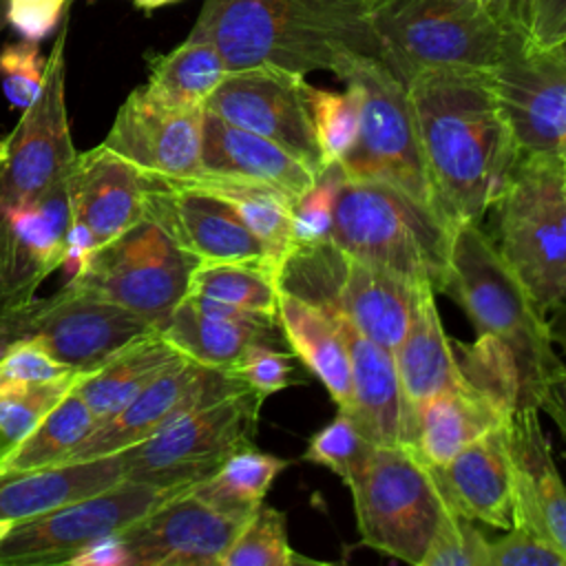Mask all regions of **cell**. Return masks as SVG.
<instances>
[{
	"label": "cell",
	"instance_id": "22",
	"mask_svg": "<svg viewBox=\"0 0 566 566\" xmlns=\"http://www.w3.org/2000/svg\"><path fill=\"white\" fill-rule=\"evenodd\" d=\"M69 226V175L0 217V303L33 298L38 285L64 265Z\"/></svg>",
	"mask_w": 566,
	"mask_h": 566
},
{
	"label": "cell",
	"instance_id": "14",
	"mask_svg": "<svg viewBox=\"0 0 566 566\" xmlns=\"http://www.w3.org/2000/svg\"><path fill=\"white\" fill-rule=\"evenodd\" d=\"M66 38L69 20L46 57L38 97L22 111L13 130L0 139V217L51 190L69 175L77 157L64 97Z\"/></svg>",
	"mask_w": 566,
	"mask_h": 566
},
{
	"label": "cell",
	"instance_id": "34",
	"mask_svg": "<svg viewBox=\"0 0 566 566\" xmlns=\"http://www.w3.org/2000/svg\"><path fill=\"white\" fill-rule=\"evenodd\" d=\"M228 73L223 57L210 42L186 38L172 51L150 60L144 88L168 108H203Z\"/></svg>",
	"mask_w": 566,
	"mask_h": 566
},
{
	"label": "cell",
	"instance_id": "20",
	"mask_svg": "<svg viewBox=\"0 0 566 566\" xmlns=\"http://www.w3.org/2000/svg\"><path fill=\"white\" fill-rule=\"evenodd\" d=\"M102 144L146 177H192L201 172L203 108H168L137 86L119 106Z\"/></svg>",
	"mask_w": 566,
	"mask_h": 566
},
{
	"label": "cell",
	"instance_id": "31",
	"mask_svg": "<svg viewBox=\"0 0 566 566\" xmlns=\"http://www.w3.org/2000/svg\"><path fill=\"white\" fill-rule=\"evenodd\" d=\"M276 323L292 354L323 382L338 409H349L352 376L345 340L329 314L279 287Z\"/></svg>",
	"mask_w": 566,
	"mask_h": 566
},
{
	"label": "cell",
	"instance_id": "9",
	"mask_svg": "<svg viewBox=\"0 0 566 566\" xmlns=\"http://www.w3.org/2000/svg\"><path fill=\"white\" fill-rule=\"evenodd\" d=\"M199 259L144 214L115 239L88 254L71 274L69 287L119 305L161 327L186 298Z\"/></svg>",
	"mask_w": 566,
	"mask_h": 566
},
{
	"label": "cell",
	"instance_id": "19",
	"mask_svg": "<svg viewBox=\"0 0 566 566\" xmlns=\"http://www.w3.org/2000/svg\"><path fill=\"white\" fill-rule=\"evenodd\" d=\"M243 520L206 504L190 489L117 533L126 566H221Z\"/></svg>",
	"mask_w": 566,
	"mask_h": 566
},
{
	"label": "cell",
	"instance_id": "12",
	"mask_svg": "<svg viewBox=\"0 0 566 566\" xmlns=\"http://www.w3.org/2000/svg\"><path fill=\"white\" fill-rule=\"evenodd\" d=\"M157 329L142 316L69 285L46 298L0 303V354L35 343L60 363L91 371L130 338Z\"/></svg>",
	"mask_w": 566,
	"mask_h": 566
},
{
	"label": "cell",
	"instance_id": "54",
	"mask_svg": "<svg viewBox=\"0 0 566 566\" xmlns=\"http://www.w3.org/2000/svg\"><path fill=\"white\" fill-rule=\"evenodd\" d=\"M15 522H9V520H0V542L7 537V533L11 531V526H13Z\"/></svg>",
	"mask_w": 566,
	"mask_h": 566
},
{
	"label": "cell",
	"instance_id": "48",
	"mask_svg": "<svg viewBox=\"0 0 566 566\" xmlns=\"http://www.w3.org/2000/svg\"><path fill=\"white\" fill-rule=\"evenodd\" d=\"M71 0H7V22L31 42H42L53 33Z\"/></svg>",
	"mask_w": 566,
	"mask_h": 566
},
{
	"label": "cell",
	"instance_id": "26",
	"mask_svg": "<svg viewBox=\"0 0 566 566\" xmlns=\"http://www.w3.org/2000/svg\"><path fill=\"white\" fill-rule=\"evenodd\" d=\"M201 170L243 177L276 188L294 203L314 186V172L285 146L232 126L203 108Z\"/></svg>",
	"mask_w": 566,
	"mask_h": 566
},
{
	"label": "cell",
	"instance_id": "4",
	"mask_svg": "<svg viewBox=\"0 0 566 566\" xmlns=\"http://www.w3.org/2000/svg\"><path fill=\"white\" fill-rule=\"evenodd\" d=\"M442 292L458 301L478 336L513 352L535 402L542 378L562 363L553 349V329L480 223L453 226Z\"/></svg>",
	"mask_w": 566,
	"mask_h": 566
},
{
	"label": "cell",
	"instance_id": "27",
	"mask_svg": "<svg viewBox=\"0 0 566 566\" xmlns=\"http://www.w3.org/2000/svg\"><path fill=\"white\" fill-rule=\"evenodd\" d=\"M329 314L345 340L352 376L347 413L374 444H398L402 396L394 352L365 336L343 314Z\"/></svg>",
	"mask_w": 566,
	"mask_h": 566
},
{
	"label": "cell",
	"instance_id": "1",
	"mask_svg": "<svg viewBox=\"0 0 566 566\" xmlns=\"http://www.w3.org/2000/svg\"><path fill=\"white\" fill-rule=\"evenodd\" d=\"M407 93L438 212L451 226L480 223L522 155L491 73L427 69Z\"/></svg>",
	"mask_w": 566,
	"mask_h": 566
},
{
	"label": "cell",
	"instance_id": "25",
	"mask_svg": "<svg viewBox=\"0 0 566 566\" xmlns=\"http://www.w3.org/2000/svg\"><path fill=\"white\" fill-rule=\"evenodd\" d=\"M429 471L447 504L467 517L504 531L515 524L509 420Z\"/></svg>",
	"mask_w": 566,
	"mask_h": 566
},
{
	"label": "cell",
	"instance_id": "52",
	"mask_svg": "<svg viewBox=\"0 0 566 566\" xmlns=\"http://www.w3.org/2000/svg\"><path fill=\"white\" fill-rule=\"evenodd\" d=\"M528 2L531 0H493V4L489 7L495 18L511 31H520L524 29V20H526V11H528Z\"/></svg>",
	"mask_w": 566,
	"mask_h": 566
},
{
	"label": "cell",
	"instance_id": "38",
	"mask_svg": "<svg viewBox=\"0 0 566 566\" xmlns=\"http://www.w3.org/2000/svg\"><path fill=\"white\" fill-rule=\"evenodd\" d=\"M316 564L298 555L287 539V517L283 511L261 504L239 528L221 566H296Z\"/></svg>",
	"mask_w": 566,
	"mask_h": 566
},
{
	"label": "cell",
	"instance_id": "10",
	"mask_svg": "<svg viewBox=\"0 0 566 566\" xmlns=\"http://www.w3.org/2000/svg\"><path fill=\"white\" fill-rule=\"evenodd\" d=\"M347 486L360 542L382 555L420 566L447 506L429 467L402 444H374Z\"/></svg>",
	"mask_w": 566,
	"mask_h": 566
},
{
	"label": "cell",
	"instance_id": "6",
	"mask_svg": "<svg viewBox=\"0 0 566 566\" xmlns=\"http://www.w3.org/2000/svg\"><path fill=\"white\" fill-rule=\"evenodd\" d=\"M371 27L380 62L405 84L427 69L491 71L504 57L511 33L473 0H374Z\"/></svg>",
	"mask_w": 566,
	"mask_h": 566
},
{
	"label": "cell",
	"instance_id": "28",
	"mask_svg": "<svg viewBox=\"0 0 566 566\" xmlns=\"http://www.w3.org/2000/svg\"><path fill=\"white\" fill-rule=\"evenodd\" d=\"M394 360L402 407L420 405L436 394L469 382L444 334L433 287L418 285L413 314L405 338L394 349Z\"/></svg>",
	"mask_w": 566,
	"mask_h": 566
},
{
	"label": "cell",
	"instance_id": "17",
	"mask_svg": "<svg viewBox=\"0 0 566 566\" xmlns=\"http://www.w3.org/2000/svg\"><path fill=\"white\" fill-rule=\"evenodd\" d=\"M146 175L104 144L77 153L69 172L71 226L64 263L73 272L93 250L146 214Z\"/></svg>",
	"mask_w": 566,
	"mask_h": 566
},
{
	"label": "cell",
	"instance_id": "7",
	"mask_svg": "<svg viewBox=\"0 0 566 566\" xmlns=\"http://www.w3.org/2000/svg\"><path fill=\"white\" fill-rule=\"evenodd\" d=\"M276 285L321 310L343 314L391 352L407 334L418 290L391 272L352 259L329 239L294 245L279 265Z\"/></svg>",
	"mask_w": 566,
	"mask_h": 566
},
{
	"label": "cell",
	"instance_id": "11",
	"mask_svg": "<svg viewBox=\"0 0 566 566\" xmlns=\"http://www.w3.org/2000/svg\"><path fill=\"white\" fill-rule=\"evenodd\" d=\"M263 396L243 389L197 407L157 433L119 451L128 480L190 489L232 451L254 444Z\"/></svg>",
	"mask_w": 566,
	"mask_h": 566
},
{
	"label": "cell",
	"instance_id": "3",
	"mask_svg": "<svg viewBox=\"0 0 566 566\" xmlns=\"http://www.w3.org/2000/svg\"><path fill=\"white\" fill-rule=\"evenodd\" d=\"M451 237L447 219L402 190L343 175L329 241L352 259L442 292Z\"/></svg>",
	"mask_w": 566,
	"mask_h": 566
},
{
	"label": "cell",
	"instance_id": "49",
	"mask_svg": "<svg viewBox=\"0 0 566 566\" xmlns=\"http://www.w3.org/2000/svg\"><path fill=\"white\" fill-rule=\"evenodd\" d=\"M522 35L533 46H566V0H531Z\"/></svg>",
	"mask_w": 566,
	"mask_h": 566
},
{
	"label": "cell",
	"instance_id": "46",
	"mask_svg": "<svg viewBox=\"0 0 566 566\" xmlns=\"http://www.w3.org/2000/svg\"><path fill=\"white\" fill-rule=\"evenodd\" d=\"M489 566H566V557L542 535L515 522L489 544Z\"/></svg>",
	"mask_w": 566,
	"mask_h": 566
},
{
	"label": "cell",
	"instance_id": "36",
	"mask_svg": "<svg viewBox=\"0 0 566 566\" xmlns=\"http://www.w3.org/2000/svg\"><path fill=\"white\" fill-rule=\"evenodd\" d=\"M99 424L86 400L71 389L7 455L0 471H33L64 464L71 451Z\"/></svg>",
	"mask_w": 566,
	"mask_h": 566
},
{
	"label": "cell",
	"instance_id": "44",
	"mask_svg": "<svg viewBox=\"0 0 566 566\" xmlns=\"http://www.w3.org/2000/svg\"><path fill=\"white\" fill-rule=\"evenodd\" d=\"M46 60L31 40L9 42L0 49V82L11 108L24 111L40 93Z\"/></svg>",
	"mask_w": 566,
	"mask_h": 566
},
{
	"label": "cell",
	"instance_id": "55",
	"mask_svg": "<svg viewBox=\"0 0 566 566\" xmlns=\"http://www.w3.org/2000/svg\"><path fill=\"white\" fill-rule=\"evenodd\" d=\"M473 2H480V4H484V7H491V4H493V0H473Z\"/></svg>",
	"mask_w": 566,
	"mask_h": 566
},
{
	"label": "cell",
	"instance_id": "15",
	"mask_svg": "<svg viewBox=\"0 0 566 566\" xmlns=\"http://www.w3.org/2000/svg\"><path fill=\"white\" fill-rule=\"evenodd\" d=\"M489 73L520 153L566 157V46H533L511 31Z\"/></svg>",
	"mask_w": 566,
	"mask_h": 566
},
{
	"label": "cell",
	"instance_id": "33",
	"mask_svg": "<svg viewBox=\"0 0 566 566\" xmlns=\"http://www.w3.org/2000/svg\"><path fill=\"white\" fill-rule=\"evenodd\" d=\"M181 186L199 188L203 192H210L219 199H223L239 219L268 245L276 263L287 256V252L294 248V234H292V208L294 201L279 192L272 186L243 179V177H230V175H217V172H197L186 179H168Z\"/></svg>",
	"mask_w": 566,
	"mask_h": 566
},
{
	"label": "cell",
	"instance_id": "51",
	"mask_svg": "<svg viewBox=\"0 0 566 566\" xmlns=\"http://www.w3.org/2000/svg\"><path fill=\"white\" fill-rule=\"evenodd\" d=\"M71 566H126V553L117 535L102 537L75 555Z\"/></svg>",
	"mask_w": 566,
	"mask_h": 566
},
{
	"label": "cell",
	"instance_id": "32",
	"mask_svg": "<svg viewBox=\"0 0 566 566\" xmlns=\"http://www.w3.org/2000/svg\"><path fill=\"white\" fill-rule=\"evenodd\" d=\"M159 332L181 356L223 369H228L252 343L281 345L285 340L279 325L212 316L197 310L188 298L172 310Z\"/></svg>",
	"mask_w": 566,
	"mask_h": 566
},
{
	"label": "cell",
	"instance_id": "43",
	"mask_svg": "<svg viewBox=\"0 0 566 566\" xmlns=\"http://www.w3.org/2000/svg\"><path fill=\"white\" fill-rule=\"evenodd\" d=\"M343 181V170L338 164H329L316 177L314 186L294 203L292 208V234L294 245L318 243L329 239L334 201L338 186Z\"/></svg>",
	"mask_w": 566,
	"mask_h": 566
},
{
	"label": "cell",
	"instance_id": "2",
	"mask_svg": "<svg viewBox=\"0 0 566 566\" xmlns=\"http://www.w3.org/2000/svg\"><path fill=\"white\" fill-rule=\"evenodd\" d=\"M374 0H203L188 33L210 42L228 71L274 66L338 73L352 57L380 60Z\"/></svg>",
	"mask_w": 566,
	"mask_h": 566
},
{
	"label": "cell",
	"instance_id": "24",
	"mask_svg": "<svg viewBox=\"0 0 566 566\" xmlns=\"http://www.w3.org/2000/svg\"><path fill=\"white\" fill-rule=\"evenodd\" d=\"M511 411L471 382L447 389L420 405L402 407V444L424 467H440L486 431L504 424Z\"/></svg>",
	"mask_w": 566,
	"mask_h": 566
},
{
	"label": "cell",
	"instance_id": "45",
	"mask_svg": "<svg viewBox=\"0 0 566 566\" xmlns=\"http://www.w3.org/2000/svg\"><path fill=\"white\" fill-rule=\"evenodd\" d=\"M294 354L281 349L274 343H252L228 367L243 385L261 394L263 398L285 389L294 380Z\"/></svg>",
	"mask_w": 566,
	"mask_h": 566
},
{
	"label": "cell",
	"instance_id": "39",
	"mask_svg": "<svg viewBox=\"0 0 566 566\" xmlns=\"http://www.w3.org/2000/svg\"><path fill=\"white\" fill-rule=\"evenodd\" d=\"M75 369L62 378L0 387V458L7 455L31 429L84 378Z\"/></svg>",
	"mask_w": 566,
	"mask_h": 566
},
{
	"label": "cell",
	"instance_id": "53",
	"mask_svg": "<svg viewBox=\"0 0 566 566\" xmlns=\"http://www.w3.org/2000/svg\"><path fill=\"white\" fill-rule=\"evenodd\" d=\"M137 9H144V11H153V9H159V7H166V4H172V2H179V0H130Z\"/></svg>",
	"mask_w": 566,
	"mask_h": 566
},
{
	"label": "cell",
	"instance_id": "35",
	"mask_svg": "<svg viewBox=\"0 0 566 566\" xmlns=\"http://www.w3.org/2000/svg\"><path fill=\"white\" fill-rule=\"evenodd\" d=\"M287 467L290 460L245 444L223 458L210 475L197 480L190 491L217 511L245 522Z\"/></svg>",
	"mask_w": 566,
	"mask_h": 566
},
{
	"label": "cell",
	"instance_id": "56",
	"mask_svg": "<svg viewBox=\"0 0 566 566\" xmlns=\"http://www.w3.org/2000/svg\"><path fill=\"white\" fill-rule=\"evenodd\" d=\"M91 2H93V0H91Z\"/></svg>",
	"mask_w": 566,
	"mask_h": 566
},
{
	"label": "cell",
	"instance_id": "5",
	"mask_svg": "<svg viewBox=\"0 0 566 566\" xmlns=\"http://www.w3.org/2000/svg\"><path fill=\"white\" fill-rule=\"evenodd\" d=\"M497 250L544 312L566 307V157L520 155L495 201Z\"/></svg>",
	"mask_w": 566,
	"mask_h": 566
},
{
	"label": "cell",
	"instance_id": "47",
	"mask_svg": "<svg viewBox=\"0 0 566 566\" xmlns=\"http://www.w3.org/2000/svg\"><path fill=\"white\" fill-rule=\"evenodd\" d=\"M71 371L75 369L60 363L35 343H15L0 354V387L55 380Z\"/></svg>",
	"mask_w": 566,
	"mask_h": 566
},
{
	"label": "cell",
	"instance_id": "37",
	"mask_svg": "<svg viewBox=\"0 0 566 566\" xmlns=\"http://www.w3.org/2000/svg\"><path fill=\"white\" fill-rule=\"evenodd\" d=\"M188 294L276 318V270L261 261H199Z\"/></svg>",
	"mask_w": 566,
	"mask_h": 566
},
{
	"label": "cell",
	"instance_id": "50",
	"mask_svg": "<svg viewBox=\"0 0 566 566\" xmlns=\"http://www.w3.org/2000/svg\"><path fill=\"white\" fill-rule=\"evenodd\" d=\"M535 407L542 409L562 431L566 440V365L553 367L539 382L535 394Z\"/></svg>",
	"mask_w": 566,
	"mask_h": 566
},
{
	"label": "cell",
	"instance_id": "8",
	"mask_svg": "<svg viewBox=\"0 0 566 566\" xmlns=\"http://www.w3.org/2000/svg\"><path fill=\"white\" fill-rule=\"evenodd\" d=\"M336 77L360 95L358 135L338 161L343 175L394 186L438 212L407 84L385 62L369 55L352 57Z\"/></svg>",
	"mask_w": 566,
	"mask_h": 566
},
{
	"label": "cell",
	"instance_id": "13",
	"mask_svg": "<svg viewBox=\"0 0 566 566\" xmlns=\"http://www.w3.org/2000/svg\"><path fill=\"white\" fill-rule=\"evenodd\" d=\"M181 491L122 478L93 495L20 520L0 542V566L69 564L88 544L122 533Z\"/></svg>",
	"mask_w": 566,
	"mask_h": 566
},
{
	"label": "cell",
	"instance_id": "41",
	"mask_svg": "<svg viewBox=\"0 0 566 566\" xmlns=\"http://www.w3.org/2000/svg\"><path fill=\"white\" fill-rule=\"evenodd\" d=\"M371 449L374 442L358 429L354 418L345 409H338V413L307 440L303 460L329 469L349 484Z\"/></svg>",
	"mask_w": 566,
	"mask_h": 566
},
{
	"label": "cell",
	"instance_id": "23",
	"mask_svg": "<svg viewBox=\"0 0 566 566\" xmlns=\"http://www.w3.org/2000/svg\"><path fill=\"white\" fill-rule=\"evenodd\" d=\"M537 411L528 405L509 416L515 522L548 539L566 557V484Z\"/></svg>",
	"mask_w": 566,
	"mask_h": 566
},
{
	"label": "cell",
	"instance_id": "29",
	"mask_svg": "<svg viewBox=\"0 0 566 566\" xmlns=\"http://www.w3.org/2000/svg\"><path fill=\"white\" fill-rule=\"evenodd\" d=\"M122 478L117 453L33 471H0V520L20 522L46 513L113 486Z\"/></svg>",
	"mask_w": 566,
	"mask_h": 566
},
{
	"label": "cell",
	"instance_id": "16",
	"mask_svg": "<svg viewBox=\"0 0 566 566\" xmlns=\"http://www.w3.org/2000/svg\"><path fill=\"white\" fill-rule=\"evenodd\" d=\"M305 84V75L274 66L230 71L203 108L232 126L285 146L321 175L325 166L312 126Z\"/></svg>",
	"mask_w": 566,
	"mask_h": 566
},
{
	"label": "cell",
	"instance_id": "18",
	"mask_svg": "<svg viewBox=\"0 0 566 566\" xmlns=\"http://www.w3.org/2000/svg\"><path fill=\"white\" fill-rule=\"evenodd\" d=\"M250 389L230 369L208 367L181 358L155 378L133 402L102 420L66 458V462L115 455L137 442H144L179 416Z\"/></svg>",
	"mask_w": 566,
	"mask_h": 566
},
{
	"label": "cell",
	"instance_id": "42",
	"mask_svg": "<svg viewBox=\"0 0 566 566\" xmlns=\"http://www.w3.org/2000/svg\"><path fill=\"white\" fill-rule=\"evenodd\" d=\"M489 544L471 517L447 504L420 566H489Z\"/></svg>",
	"mask_w": 566,
	"mask_h": 566
},
{
	"label": "cell",
	"instance_id": "21",
	"mask_svg": "<svg viewBox=\"0 0 566 566\" xmlns=\"http://www.w3.org/2000/svg\"><path fill=\"white\" fill-rule=\"evenodd\" d=\"M146 181V214L199 261H261L279 272L268 245L223 199L159 177Z\"/></svg>",
	"mask_w": 566,
	"mask_h": 566
},
{
	"label": "cell",
	"instance_id": "40",
	"mask_svg": "<svg viewBox=\"0 0 566 566\" xmlns=\"http://www.w3.org/2000/svg\"><path fill=\"white\" fill-rule=\"evenodd\" d=\"M345 91H329L305 84L316 144L323 166L338 164L354 146L360 126V95L352 84Z\"/></svg>",
	"mask_w": 566,
	"mask_h": 566
},
{
	"label": "cell",
	"instance_id": "57",
	"mask_svg": "<svg viewBox=\"0 0 566 566\" xmlns=\"http://www.w3.org/2000/svg\"><path fill=\"white\" fill-rule=\"evenodd\" d=\"M564 310H566V307H564Z\"/></svg>",
	"mask_w": 566,
	"mask_h": 566
},
{
	"label": "cell",
	"instance_id": "30",
	"mask_svg": "<svg viewBox=\"0 0 566 566\" xmlns=\"http://www.w3.org/2000/svg\"><path fill=\"white\" fill-rule=\"evenodd\" d=\"M181 358L186 356H181L159 329H148L86 371L75 389L102 422L133 402L155 378Z\"/></svg>",
	"mask_w": 566,
	"mask_h": 566
}]
</instances>
